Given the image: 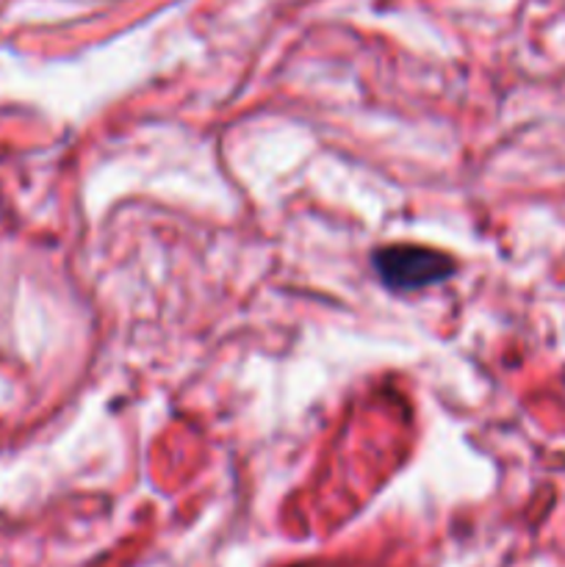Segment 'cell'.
Segmentation results:
<instances>
[{"label":"cell","instance_id":"cell-1","mask_svg":"<svg viewBox=\"0 0 565 567\" xmlns=\"http://www.w3.org/2000/svg\"><path fill=\"white\" fill-rule=\"evenodd\" d=\"M371 264H374L377 277L391 291L402 293L438 286V282L449 280L458 271V264L449 255L430 247H419V244H391V247H380L371 255Z\"/></svg>","mask_w":565,"mask_h":567}]
</instances>
